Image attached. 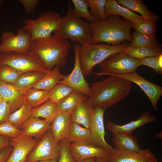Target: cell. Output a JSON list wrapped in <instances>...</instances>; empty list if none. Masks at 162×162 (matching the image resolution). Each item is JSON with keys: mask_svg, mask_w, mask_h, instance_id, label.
Returning a JSON list of instances; mask_svg holds the SVG:
<instances>
[{"mask_svg": "<svg viewBox=\"0 0 162 162\" xmlns=\"http://www.w3.org/2000/svg\"><path fill=\"white\" fill-rule=\"evenodd\" d=\"M110 76L92 85L88 100L92 107L106 109L125 99L130 93L132 88L130 81L116 76Z\"/></svg>", "mask_w": 162, "mask_h": 162, "instance_id": "6da1fadb", "label": "cell"}, {"mask_svg": "<svg viewBox=\"0 0 162 162\" xmlns=\"http://www.w3.org/2000/svg\"><path fill=\"white\" fill-rule=\"evenodd\" d=\"M71 47L68 40L51 34L32 41L29 51L36 55L46 69L50 70L56 66L62 67L66 64Z\"/></svg>", "mask_w": 162, "mask_h": 162, "instance_id": "7a4b0ae2", "label": "cell"}, {"mask_svg": "<svg viewBox=\"0 0 162 162\" xmlns=\"http://www.w3.org/2000/svg\"><path fill=\"white\" fill-rule=\"evenodd\" d=\"M90 24L92 31L91 39L92 44L105 43L116 46L126 40L132 41L130 30L134 24L122 20L119 16L111 15L106 20H98Z\"/></svg>", "mask_w": 162, "mask_h": 162, "instance_id": "3957f363", "label": "cell"}, {"mask_svg": "<svg viewBox=\"0 0 162 162\" xmlns=\"http://www.w3.org/2000/svg\"><path fill=\"white\" fill-rule=\"evenodd\" d=\"M67 4L66 14L62 18L57 28L53 32L54 34L61 38L78 43L81 45L92 44V31L90 23L76 17L70 1Z\"/></svg>", "mask_w": 162, "mask_h": 162, "instance_id": "277c9868", "label": "cell"}, {"mask_svg": "<svg viewBox=\"0 0 162 162\" xmlns=\"http://www.w3.org/2000/svg\"><path fill=\"white\" fill-rule=\"evenodd\" d=\"M128 46L126 43L116 46L103 44L80 45L79 58L84 76L92 74V68L95 65L116 53L123 51Z\"/></svg>", "mask_w": 162, "mask_h": 162, "instance_id": "5b68a950", "label": "cell"}, {"mask_svg": "<svg viewBox=\"0 0 162 162\" xmlns=\"http://www.w3.org/2000/svg\"><path fill=\"white\" fill-rule=\"evenodd\" d=\"M60 14L52 10L46 11L35 20L22 21V28L31 36V42L37 39L48 37L57 28L62 18Z\"/></svg>", "mask_w": 162, "mask_h": 162, "instance_id": "8992f818", "label": "cell"}, {"mask_svg": "<svg viewBox=\"0 0 162 162\" xmlns=\"http://www.w3.org/2000/svg\"><path fill=\"white\" fill-rule=\"evenodd\" d=\"M140 60L129 56L123 51L116 53L100 64L101 71L92 72L98 76L128 74L136 72Z\"/></svg>", "mask_w": 162, "mask_h": 162, "instance_id": "52a82bcc", "label": "cell"}, {"mask_svg": "<svg viewBox=\"0 0 162 162\" xmlns=\"http://www.w3.org/2000/svg\"><path fill=\"white\" fill-rule=\"evenodd\" d=\"M2 64L9 66L22 74L33 71L46 73L49 70L39 58L30 51L0 53V65Z\"/></svg>", "mask_w": 162, "mask_h": 162, "instance_id": "ba28073f", "label": "cell"}, {"mask_svg": "<svg viewBox=\"0 0 162 162\" xmlns=\"http://www.w3.org/2000/svg\"><path fill=\"white\" fill-rule=\"evenodd\" d=\"M60 146L55 140L50 129L41 138L28 155L26 162L58 160Z\"/></svg>", "mask_w": 162, "mask_h": 162, "instance_id": "9c48e42d", "label": "cell"}, {"mask_svg": "<svg viewBox=\"0 0 162 162\" xmlns=\"http://www.w3.org/2000/svg\"><path fill=\"white\" fill-rule=\"evenodd\" d=\"M0 41V53L25 52L29 51L31 36L22 28H19L16 34L9 30L3 32L1 35Z\"/></svg>", "mask_w": 162, "mask_h": 162, "instance_id": "30bf717a", "label": "cell"}, {"mask_svg": "<svg viewBox=\"0 0 162 162\" xmlns=\"http://www.w3.org/2000/svg\"><path fill=\"white\" fill-rule=\"evenodd\" d=\"M80 44L75 42L74 44L75 61L73 70L69 74L65 76L59 83L64 84L72 88L74 91L84 95L89 96L90 88L86 80L80 64L79 50Z\"/></svg>", "mask_w": 162, "mask_h": 162, "instance_id": "8fae6325", "label": "cell"}, {"mask_svg": "<svg viewBox=\"0 0 162 162\" xmlns=\"http://www.w3.org/2000/svg\"><path fill=\"white\" fill-rule=\"evenodd\" d=\"M106 110L100 107H93L88 128L93 143L98 147L105 148L110 152L113 148L106 142L105 139L104 116Z\"/></svg>", "mask_w": 162, "mask_h": 162, "instance_id": "7c38bea8", "label": "cell"}, {"mask_svg": "<svg viewBox=\"0 0 162 162\" xmlns=\"http://www.w3.org/2000/svg\"><path fill=\"white\" fill-rule=\"evenodd\" d=\"M71 153L76 162L91 158H100L108 160L109 152L93 143L74 142L70 144Z\"/></svg>", "mask_w": 162, "mask_h": 162, "instance_id": "4fadbf2b", "label": "cell"}, {"mask_svg": "<svg viewBox=\"0 0 162 162\" xmlns=\"http://www.w3.org/2000/svg\"><path fill=\"white\" fill-rule=\"evenodd\" d=\"M128 80L138 85L149 98L155 111H158L157 103L162 95V87L147 80L136 72L115 75Z\"/></svg>", "mask_w": 162, "mask_h": 162, "instance_id": "5bb4252c", "label": "cell"}, {"mask_svg": "<svg viewBox=\"0 0 162 162\" xmlns=\"http://www.w3.org/2000/svg\"><path fill=\"white\" fill-rule=\"evenodd\" d=\"M39 140L21 135L10 139L13 150L6 162H26L27 157Z\"/></svg>", "mask_w": 162, "mask_h": 162, "instance_id": "9a60e30c", "label": "cell"}, {"mask_svg": "<svg viewBox=\"0 0 162 162\" xmlns=\"http://www.w3.org/2000/svg\"><path fill=\"white\" fill-rule=\"evenodd\" d=\"M109 153L110 157L107 160L110 162H158L154 154L148 148L127 152L113 148Z\"/></svg>", "mask_w": 162, "mask_h": 162, "instance_id": "2e32d148", "label": "cell"}, {"mask_svg": "<svg viewBox=\"0 0 162 162\" xmlns=\"http://www.w3.org/2000/svg\"><path fill=\"white\" fill-rule=\"evenodd\" d=\"M157 120L155 116L151 115L149 112L146 111L136 119L122 125L109 121L106 123V128L113 134L117 133L132 134L136 129L147 123L155 122Z\"/></svg>", "mask_w": 162, "mask_h": 162, "instance_id": "e0dca14e", "label": "cell"}, {"mask_svg": "<svg viewBox=\"0 0 162 162\" xmlns=\"http://www.w3.org/2000/svg\"><path fill=\"white\" fill-rule=\"evenodd\" d=\"M0 94L3 101L9 106L12 112L26 101L25 93L16 89L13 85L0 81Z\"/></svg>", "mask_w": 162, "mask_h": 162, "instance_id": "ac0fdd59", "label": "cell"}, {"mask_svg": "<svg viewBox=\"0 0 162 162\" xmlns=\"http://www.w3.org/2000/svg\"><path fill=\"white\" fill-rule=\"evenodd\" d=\"M22 135L38 139L42 138L50 129V124L45 119L31 116L22 124Z\"/></svg>", "mask_w": 162, "mask_h": 162, "instance_id": "d6986e66", "label": "cell"}, {"mask_svg": "<svg viewBox=\"0 0 162 162\" xmlns=\"http://www.w3.org/2000/svg\"><path fill=\"white\" fill-rule=\"evenodd\" d=\"M105 11L107 18L111 15L121 16L134 24L144 20L141 16L119 4L116 0H107L105 6Z\"/></svg>", "mask_w": 162, "mask_h": 162, "instance_id": "ffe728a7", "label": "cell"}, {"mask_svg": "<svg viewBox=\"0 0 162 162\" xmlns=\"http://www.w3.org/2000/svg\"><path fill=\"white\" fill-rule=\"evenodd\" d=\"M93 110V107L89 104L88 99L85 96L72 112L71 122L82 124L88 128Z\"/></svg>", "mask_w": 162, "mask_h": 162, "instance_id": "44dd1931", "label": "cell"}, {"mask_svg": "<svg viewBox=\"0 0 162 162\" xmlns=\"http://www.w3.org/2000/svg\"><path fill=\"white\" fill-rule=\"evenodd\" d=\"M71 113H57L50 124V130L58 143L62 140L68 133L71 123Z\"/></svg>", "mask_w": 162, "mask_h": 162, "instance_id": "7402d4cb", "label": "cell"}, {"mask_svg": "<svg viewBox=\"0 0 162 162\" xmlns=\"http://www.w3.org/2000/svg\"><path fill=\"white\" fill-rule=\"evenodd\" d=\"M112 142L115 150L127 152H138L141 148L136 136L132 134L124 133L113 134Z\"/></svg>", "mask_w": 162, "mask_h": 162, "instance_id": "603a6c76", "label": "cell"}, {"mask_svg": "<svg viewBox=\"0 0 162 162\" xmlns=\"http://www.w3.org/2000/svg\"><path fill=\"white\" fill-rule=\"evenodd\" d=\"M63 140L70 143L76 142L93 143L89 129L82 127L75 122H71L69 130Z\"/></svg>", "mask_w": 162, "mask_h": 162, "instance_id": "cb8c5ba5", "label": "cell"}, {"mask_svg": "<svg viewBox=\"0 0 162 162\" xmlns=\"http://www.w3.org/2000/svg\"><path fill=\"white\" fill-rule=\"evenodd\" d=\"M45 73L40 71H30L21 74L13 84L20 91L25 93L33 88Z\"/></svg>", "mask_w": 162, "mask_h": 162, "instance_id": "d4e9b609", "label": "cell"}, {"mask_svg": "<svg viewBox=\"0 0 162 162\" xmlns=\"http://www.w3.org/2000/svg\"><path fill=\"white\" fill-rule=\"evenodd\" d=\"M64 76L61 73L59 67L56 66L45 73L33 88L49 91L62 80Z\"/></svg>", "mask_w": 162, "mask_h": 162, "instance_id": "484cf974", "label": "cell"}, {"mask_svg": "<svg viewBox=\"0 0 162 162\" xmlns=\"http://www.w3.org/2000/svg\"><path fill=\"white\" fill-rule=\"evenodd\" d=\"M118 4L132 11L140 13L144 20H153L157 21L159 18L158 15L149 10L141 0H117Z\"/></svg>", "mask_w": 162, "mask_h": 162, "instance_id": "4316f807", "label": "cell"}, {"mask_svg": "<svg viewBox=\"0 0 162 162\" xmlns=\"http://www.w3.org/2000/svg\"><path fill=\"white\" fill-rule=\"evenodd\" d=\"M57 103L48 100L41 105L33 108L31 116L42 117L51 124L57 114Z\"/></svg>", "mask_w": 162, "mask_h": 162, "instance_id": "83f0119b", "label": "cell"}, {"mask_svg": "<svg viewBox=\"0 0 162 162\" xmlns=\"http://www.w3.org/2000/svg\"><path fill=\"white\" fill-rule=\"evenodd\" d=\"M132 57L139 60L162 54V47L158 45L155 47H133L128 46L123 51Z\"/></svg>", "mask_w": 162, "mask_h": 162, "instance_id": "f1b7e54d", "label": "cell"}, {"mask_svg": "<svg viewBox=\"0 0 162 162\" xmlns=\"http://www.w3.org/2000/svg\"><path fill=\"white\" fill-rule=\"evenodd\" d=\"M32 107L26 101L10 115L8 121L20 129L22 124L31 115Z\"/></svg>", "mask_w": 162, "mask_h": 162, "instance_id": "f546056e", "label": "cell"}, {"mask_svg": "<svg viewBox=\"0 0 162 162\" xmlns=\"http://www.w3.org/2000/svg\"><path fill=\"white\" fill-rule=\"evenodd\" d=\"M84 96L77 92H72L57 104V114L58 113H71L75 107Z\"/></svg>", "mask_w": 162, "mask_h": 162, "instance_id": "4dcf8cb0", "label": "cell"}, {"mask_svg": "<svg viewBox=\"0 0 162 162\" xmlns=\"http://www.w3.org/2000/svg\"><path fill=\"white\" fill-rule=\"evenodd\" d=\"M49 92L32 88L25 92L26 100L33 108L38 106L49 100Z\"/></svg>", "mask_w": 162, "mask_h": 162, "instance_id": "1f68e13d", "label": "cell"}, {"mask_svg": "<svg viewBox=\"0 0 162 162\" xmlns=\"http://www.w3.org/2000/svg\"><path fill=\"white\" fill-rule=\"evenodd\" d=\"M74 8L73 12L75 15L79 18H83L91 22L98 20L94 17L89 11V4L87 0H72Z\"/></svg>", "mask_w": 162, "mask_h": 162, "instance_id": "d6a6232c", "label": "cell"}, {"mask_svg": "<svg viewBox=\"0 0 162 162\" xmlns=\"http://www.w3.org/2000/svg\"><path fill=\"white\" fill-rule=\"evenodd\" d=\"M133 40L129 46L133 47H155L158 41L155 36H150L139 33L136 31L132 35Z\"/></svg>", "mask_w": 162, "mask_h": 162, "instance_id": "836d02e7", "label": "cell"}, {"mask_svg": "<svg viewBox=\"0 0 162 162\" xmlns=\"http://www.w3.org/2000/svg\"><path fill=\"white\" fill-rule=\"evenodd\" d=\"M74 91L70 87L59 83L49 92V100L58 103L68 95Z\"/></svg>", "mask_w": 162, "mask_h": 162, "instance_id": "e575fe53", "label": "cell"}, {"mask_svg": "<svg viewBox=\"0 0 162 162\" xmlns=\"http://www.w3.org/2000/svg\"><path fill=\"white\" fill-rule=\"evenodd\" d=\"M156 21L153 20H144L133 24V27L137 32L150 36H154L158 31Z\"/></svg>", "mask_w": 162, "mask_h": 162, "instance_id": "d590c367", "label": "cell"}, {"mask_svg": "<svg viewBox=\"0 0 162 162\" xmlns=\"http://www.w3.org/2000/svg\"><path fill=\"white\" fill-rule=\"evenodd\" d=\"M22 73L7 65H0V81L13 84Z\"/></svg>", "mask_w": 162, "mask_h": 162, "instance_id": "8d00e7d4", "label": "cell"}, {"mask_svg": "<svg viewBox=\"0 0 162 162\" xmlns=\"http://www.w3.org/2000/svg\"><path fill=\"white\" fill-rule=\"evenodd\" d=\"M90 8L91 15L98 20H105L107 18L105 6L107 0H87Z\"/></svg>", "mask_w": 162, "mask_h": 162, "instance_id": "74e56055", "label": "cell"}, {"mask_svg": "<svg viewBox=\"0 0 162 162\" xmlns=\"http://www.w3.org/2000/svg\"><path fill=\"white\" fill-rule=\"evenodd\" d=\"M22 134V130L7 122L0 124V135L3 136L10 139L17 137Z\"/></svg>", "mask_w": 162, "mask_h": 162, "instance_id": "f35d334b", "label": "cell"}, {"mask_svg": "<svg viewBox=\"0 0 162 162\" xmlns=\"http://www.w3.org/2000/svg\"><path fill=\"white\" fill-rule=\"evenodd\" d=\"M162 55L151 56L140 60V66L145 65L152 68L157 73L162 74Z\"/></svg>", "mask_w": 162, "mask_h": 162, "instance_id": "ab89813d", "label": "cell"}, {"mask_svg": "<svg viewBox=\"0 0 162 162\" xmlns=\"http://www.w3.org/2000/svg\"><path fill=\"white\" fill-rule=\"evenodd\" d=\"M59 144L60 152L58 162H76L70 152V143L63 140Z\"/></svg>", "mask_w": 162, "mask_h": 162, "instance_id": "60d3db41", "label": "cell"}, {"mask_svg": "<svg viewBox=\"0 0 162 162\" xmlns=\"http://www.w3.org/2000/svg\"><path fill=\"white\" fill-rule=\"evenodd\" d=\"M12 112L10 107L5 102H0V124L7 122Z\"/></svg>", "mask_w": 162, "mask_h": 162, "instance_id": "b9f144b4", "label": "cell"}, {"mask_svg": "<svg viewBox=\"0 0 162 162\" xmlns=\"http://www.w3.org/2000/svg\"><path fill=\"white\" fill-rule=\"evenodd\" d=\"M24 6L26 14L32 12L40 2L39 0H18Z\"/></svg>", "mask_w": 162, "mask_h": 162, "instance_id": "7bdbcfd3", "label": "cell"}, {"mask_svg": "<svg viewBox=\"0 0 162 162\" xmlns=\"http://www.w3.org/2000/svg\"><path fill=\"white\" fill-rule=\"evenodd\" d=\"M13 150L10 146L0 152V162H6Z\"/></svg>", "mask_w": 162, "mask_h": 162, "instance_id": "ee69618b", "label": "cell"}, {"mask_svg": "<svg viewBox=\"0 0 162 162\" xmlns=\"http://www.w3.org/2000/svg\"><path fill=\"white\" fill-rule=\"evenodd\" d=\"M10 139L9 137L0 135V152L11 146Z\"/></svg>", "mask_w": 162, "mask_h": 162, "instance_id": "f6af8a7d", "label": "cell"}, {"mask_svg": "<svg viewBox=\"0 0 162 162\" xmlns=\"http://www.w3.org/2000/svg\"><path fill=\"white\" fill-rule=\"evenodd\" d=\"M94 162H110L107 160L106 159L100 158H95V159Z\"/></svg>", "mask_w": 162, "mask_h": 162, "instance_id": "bcb514c9", "label": "cell"}, {"mask_svg": "<svg viewBox=\"0 0 162 162\" xmlns=\"http://www.w3.org/2000/svg\"><path fill=\"white\" fill-rule=\"evenodd\" d=\"M95 158H91L77 162H94Z\"/></svg>", "mask_w": 162, "mask_h": 162, "instance_id": "7dc6e473", "label": "cell"}, {"mask_svg": "<svg viewBox=\"0 0 162 162\" xmlns=\"http://www.w3.org/2000/svg\"><path fill=\"white\" fill-rule=\"evenodd\" d=\"M35 162H58V160L53 159L46 160L37 161Z\"/></svg>", "mask_w": 162, "mask_h": 162, "instance_id": "c3c4849f", "label": "cell"}, {"mask_svg": "<svg viewBox=\"0 0 162 162\" xmlns=\"http://www.w3.org/2000/svg\"><path fill=\"white\" fill-rule=\"evenodd\" d=\"M155 136L160 139H161L162 138V132H160L158 134H156L155 135Z\"/></svg>", "mask_w": 162, "mask_h": 162, "instance_id": "681fc988", "label": "cell"}, {"mask_svg": "<svg viewBox=\"0 0 162 162\" xmlns=\"http://www.w3.org/2000/svg\"><path fill=\"white\" fill-rule=\"evenodd\" d=\"M3 101L0 94V102Z\"/></svg>", "mask_w": 162, "mask_h": 162, "instance_id": "f907efd6", "label": "cell"}, {"mask_svg": "<svg viewBox=\"0 0 162 162\" xmlns=\"http://www.w3.org/2000/svg\"><path fill=\"white\" fill-rule=\"evenodd\" d=\"M3 2V1L0 0V4H2Z\"/></svg>", "mask_w": 162, "mask_h": 162, "instance_id": "816d5d0a", "label": "cell"}, {"mask_svg": "<svg viewBox=\"0 0 162 162\" xmlns=\"http://www.w3.org/2000/svg\"></svg>", "mask_w": 162, "mask_h": 162, "instance_id": "f5cc1de1", "label": "cell"}]
</instances>
